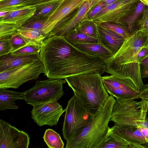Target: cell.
<instances>
[{
  "mask_svg": "<svg viewBox=\"0 0 148 148\" xmlns=\"http://www.w3.org/2000/svg\"><path fill=\"white\" fill-rule=\"evenodd\" d=\"M40 54L44 74L48 78L64 79L86 73L106 72L105 60L80 50L63 36L54 35L47 38Z\"/></svg>",
  "mask_w": 148,
  "mask_h": 148,
  "instance_id": "6da1fadb",
  "label": "cell"
},
{
  "mask_svg": "<svg viewBox=\"0 0 148 148\" xmlns=\"http://www.w3.org/2000/svg\"><path fill=\"white\" fill-rule=\"evenodd\" d=\"M148 43V36L135 31L125 40L119 50L105 60L106 72L120 78L140 91L142 80L138 55L141 48Z\"/></svg>",
  "mask_w": 148,
  "mask_h": 148,
  "instance_id": "7a4b0ae2",
  "label": "cell"
},
{
  "mask_svg": "<svg viewBox=\"0 0 148 148\" xmlns=\"http://www.w3.org/2000/svg\"><path fill=\"white\" fill-rule=\"evenodd\" d=\"M101 75L88 73L64 79L74 94L82 100L94 117L102 109L110 96Z\"/></svg>",
  "mask_w": 148,
  "mask_h": 148,
  "instance_id": "3957f363",
  "label": "cell"
},
{
  "mask_svg": "<svg viewBox=\"0 0 148 148\" xmlns=\"http://www.w3.org/2000/svg\"><path fill=\"white\" fill-rule=\"evenodd\" d=\"M116 99L110 95L102 109L77 136L66 141L65 148H101L106 140Z\"/></svg>",
  "mask_w": 148,
  "mask_h": 148,
  "instance_id": "277c9868",
  "label": "cell"
},
{
  "mask_svg": "<svg viewBox=\"0 0 148 148\" xmlns=\"http://www.w3.org/2000/svg\"><path fill=\"white\" fill-rule=\"evenodd\" d=\"M148 102L141 99L117 98L112 109L110 121L120 127L141 126L147 117Z\"/></svg>",
  "mask_w": 148,
  "mask_h": 148,
  "instance_id": "5b68a950",
  "label": "cell"
},
{
  "mask_svg": "<svg viewBox=\"0 0 148 148\" xmlns=\"http://www.w3.org/2000/svg\"><path fill=\"white\" fill-rule=\"evenodd\" d=\"M65 112L62 132L63 137L67 141L79 135L94 117L75 94L68 101Z\"/></svg>",
  "mask_w": 148,
  "mask_h": 148,
  "instance_id": "8992f818",
  "label": "cell"
},
{
  "mask_svg": "<svg viewBox=\"0 0 148 148\" xmlns=\"http://www.w3.org/2000/svg\"><path fill=\"white\" fill-rule=\"evenodd\" d=\"M64 79H51L37 81L34 86L25 92L24 100L33 106L53 101H58L64 95Z\"/></svg>",
  "mask_w": 148,
  "mask_h": 148,
  "instance_id": "52a82bcc",
  "label": "cell"
},
{
  "mask_svg": "<svg viewBox=\"0 0 148 148\" xmlns=\"http://www.w3.org/2000/svg\"><path fill=\"white\" fill-rule=\"evenodd\" d=\"M45 73L43 63L40 60L25 65L0 73V89L18 88L30 80L36 79Z\"/></svg>",
  "mask_w": 148,
  "mask_h": 148,
  "instance_id": "ba28073f",
  "label": "cell"
},
{
  "mask_svg": "<svg viewBox=\"0 0 148 148\" xmlns=\"http://www.w3.org/2000/svg\"><path fill=\"white\" fill-rule=\"evenodd\" d=\"M138 0H120L107 5L91 20L97 24L105 22L117 23L133 12Z\"/></svg>",
  "mask_w": 148,
  "mask_h": 148,
  "instance_id": "9c48e42d",
  "label": "cell"
},
{
  "mask_svg": "<svg viewBox=\"0 0 148 148\" xmlns=\"http://www.w3.org/2000/svg\"><path fill=\"white\" fill-rule=\"evenodd\" d=\"M87 0H61L58 5L46 18L41 30L47 38L52 31L64 19L78 8Z\"/></svg>",
  "mask_w": 148,
  "mask_h": 148,
  "instance_id": "30bf717a",
  "label": "cell"
},
{
  "mask_svg": "<svg viewBox=\"0 0 148 148\" xmlns=\"http://www.w3.org/2000/svg\"><path fill=\"white\" fill-rule=\"evenodd\" d=\"M65 111L56 101H53L33 106L31 117L39 126L56 125Z\"/></svg>",
  "mask_w": 148,
  "mask_h": 148,
  "instance_id": "8fae6325",
  "label": "cell"
},
{
  "mask_svg": "<svg viewBox=\"0 0 148 148\" xmlns=\"http://www.w3.org/2000/svg\"><path fill=\"white\" fill-rule=\"evenodd\" d=\"M30 138L26 132L0 119V148H28Z\"/></svg>",
  "mask_w": 148,
  "mask_h": 148,
  "instance_id": "7c38bea8",
  "label": "cell"
},
{
  "mask_svg": "<svg viewBox=\"0 0 148 148\" xmlns=\"http://www.w3.org/2000/svg\"><path fill=\"white\" fill-rule=\"evenodd\" d=\"M98 3L96 0H87L85 1L55 28L51 32L50 37L54 35L64 37L82 21L87 19L89 12Z\"/></svg>",
  "mask_w": 148,
  "mask_h": 148,
  "instance_id": "4fadbf2b",
  "label": "cell"
},
{
  "mask_svg": "<svg viewBox=\"0 0 148 148\" xmlns=\"http://www.w3.org/2000/svg\"><path fill=\"white\" fill-rule=\"evenodd\" d=\"M106 90L114 97L138 99L140 91L136 90L123 79L114 75L102 76Z\"/></svg>",
  "mask_w": 148,
  "mask_h": 148,
  "instance_id": "5bb4252c",
  "label": "cell"
},
{
  "mask_svg": "<svg viewBox=\"0 0 148 148\" xmlns=\"http://www.w3.org/2000/svg\"><path fill=\"white\" fill-rule=\"evenodd\" d=\"M109 130L127 144L130 148H148V143L137 127H120L114 125Z\"/></svg>",
  "mask_w": 148,
  "mask_h": 148,
  "instance_id": "9a60e30c",
  "label": "cell"
},
{
  "mask_svg": "<svg viewBox=\"0 0 148 148\" xmlns=\"http://www.w3.org/2000/svg\"><path fill=\"white\" fill-rule=\"evenodd\" d=\"M40 59V53L18 55L10 53L0 56V73L27 64Z\"/></svg>",
  "mask_w": 148,
  "mask_h": 148,
  "instance_id": "2e32d148",
  "label": "cell"
},
{
  "mask_svg": "<svg viewBox=\"0 0 148 148\" xmlns=\"http://www.w3.org/2000/svg\"><path fill=\"white\" fill-rule=\"evenodd\" d=\"M99 42L113 55L120 49L125 38L113 31L97 24Z\"/></svg>",
  "mask_w": 148,
  "mask_h": 148,
  "instance_id": "e0dca14e",
  "label": "cell"
},
{
  "mask_svg": "<svg viewBox=\"0 0 148 148\" xmlns=\"http://www.w3.org/2000/svg\"><path fill=\"white\" fill-rule=\"evenodd\" d=\"M36 10L35 7H26L11 11L5 16L0 18V23L14 24L19 28L34 15Z\"/></svg>",
  "mask_w": 148,
  "mask_h": 148,
  "instance_id": "ac0fdd59",
  "label": "cell"
},
{
  "mask_svg": "<svg viewBox=\"0 0 148 148\" xmlns=\"http://www.w3.org/2000/svg\"><path fill=\"white\" fill-rule=\"evenodd\" d=\"M25 93L0 89V111L7 109H17L18 106L15 101L18 100H24Z\"/></svg>",
  "mask_w": 148,
  "mask_h": 148,
  "instance_id": "d6986e66",
  "label": "cell"
},
{
  "mask_svg": "<svg viewBox=\"0 0 148 148\" xmlns=\"http://www.w3.org/2000/svg\"><path fill=\"white\" fill-rule=\"evenodd\" d=\"M73 45L84 52L99 57L105 61L113 55L110 51L99 42L76 43Z\"/></svg>",
  "mask_w": 148,
  "mask_h": 148,
  "instance_id": "ffe728a7",
  "label": "cell"
},
{
  "mask_svg": "<svg viewBox=\"0 0 148 148\" xmlns=\"http://www.w3.org/2000/svg\"><path fill=\"white\" fill-rule=\"evenodd\" d=\"M148 6L138 1L135 10L117 22L127 27L131 35L135 30L137 22L141 18L144 10Z\"/></svg>",
  "mask_w": 148,
  "mask_h": 148,
  "instance_id": "44dd1931",
  "label": "cell"
},
{
  "mask_svg": "<svg viewBox=\"0 0 148 148\" xmlns=\"http://www.w3.org/2000/svg\"><path fill=\"white\" fill-rule=\"evenodd\" d=\"M17 33L25 40L27 44L42 46L47 39L45 36L39 30L18 28Z\"/></svg>",
  "mask_w": 148,
  "mask_h": 148,
  "instance_id": "7402d4cb",
  "label": "cell"
},
{
  "mask_svg": "<svg viewBox=\"0 0 148 148\" xmlns=\"http://www.w3.org/2000/svg\"><path fill=\"white\" fill-rule=\"evenodd\" d=\"M64 37L72 45L76 43L99 42L98 38L88 36L80 32L76 28L69 32Z\"/></svg>",
  "mask_w": 148,
  "mask_h": 148,
  "instance_id": "603a6c76",
  "label": "cell"
},
{
  "mask_svg": "<svg viewBox=\"0 0 148 148\" xmlns=\"http://www.w3.org/2000/svg\"><path fill=\"white\" fill-rule=\"evenodd\" d=\"M43 138L49 148H63L64 144L59 134L51 129H47Z\"/></svg>",
  "mask_w": 148,
  "mask_h": 148,
  "instance_id": "cb8c5ba5",
  "label": "cell"
},
{
  "mask_svg": "<svg viewBox=\"0 0 148 148\" xmlns=\"http://www.w3.org/2000/svg\"><path fill=\"white\" fill-rule=\"evenodd\" d=\"M97 26V24L92 20L86 19L80 23L75 28L88 36L98 38Z\"/></svg>",
  "mask_w": 148,
  "mask_h": 148,
  "instance_id": "d4e9b609",
  "label": "cell"
},
{
  "mask_svg": "<svg viewBox=\"0 0 148 148\" xmlns=\"http://www.w3.org/2000/svg\"><path fill=\"white\" fill-rule=\"evenodd\" d=\"M130 148L128 145L108 129L106 139L101 148Z\"/></svg>",
  "mask_w": 148,
  "mask_h": 148,
  "instance_id": "484cf974",
  "label": "cell"
},
{
  "mask_svg": "<svg viewBox=\"0 0 148 148\" xmlns=\"http://www.w3.org/2000/svg\"><path fill=\"white\" fill-rule=\"evenodd\" d=\"M32 0H6L0 2V11H12L20 9Z\"/></svg>",
  "mask_w": 148,
  "mask_h": 148,
  "instance_id": "4316f807",
  "label": "cell"
},
{
  "mask_svg": "<svg viewBox=\"0 0 148 148\" xmlns=\"http://www.w3.org/2000/svg\"><path fill=\"white\" fill-rule=\"evenodd\" d=\"M126 39L131 34L126 27L117 23L105 22L99 24Z\"/></svg>",
  "mask_w": 148,
  "mask_h": 148,
  "instance_id": "83f0119b",
  "label": "cell"
},
{
  "mask_svg": "<svg viewBox=\"0 0 148 148\" xmlns=\"http://www.w3.org/2000/svg\"><path fill=\"white\" fill-rule=\"evenodd\" d=\"M61 0L50 3L36 9V11L31 17L46 18L58 5Z\"/></svg>",
  "mask_w": 148,
  "mask_h": 148,
  "instance_id": "f1b7e54d",
  "label": "cell"
},
{
  "mask_svg": "<svg viewBox=\"0 0 148 148\" xmlns=\"http://www.w3.org/2000/svg\"><path fill=\"white\" fill-rule=\"evenodd\" d=\"M18 28L15 25L0 23V39L10 38L17 33Z\"/></svg>",
  "mask_w": 148,
  "mask_h": 148,
  "instance_id": "f546056e",
  "label": "cell"
},
{
  "mask_svg": "<svg viewBox=\"0 0 148 148\" xmlns=\"http://www.w3.org/2000/svg\"><path fill=\"white\" fill-rule=\"evenodd\" d=\"M45 20V18L31 17L25 22L20 28L37 29L41 31L44 25Z\"/></svg>",
  "mask_w": 148,
  "mask_h": 148,
  "instance_id": "4dcf8cb0",
  "label": "cell"
},
{
  "mask_svg": "<svg viewBox=\"0 0 148 148\" xmlns=\"http://www.w3.org/2000/svg\"><path fill=\"white\" fill-rule=\"evenodd\" d=\"M42 46L27 44L21 48L12 52L11 53L13 55H22L30 54L40 53Z\"/></svg>",
  "mask_w": 148,
  "mask_h": 148,
  "instance_id": "1f68e13d",
  "label": "cell"
},
{
  "mask_svg": "<svg viewBox=\"0 0 148 148\" xmlns=\"http://www.w3.org/2000/svg\"><path fill=\"white\" fill-rule=\"evenodd\" d=\"M10 38L12 47V52L19 49L27 44L24 39L17 33L13 35Z\"/></svg>",
  "mask_w": 148,
  "mask_h": 148,
  "instance_id": "d6a6232c",
  "label": "cell"
},
{
  "mask_svg": "<svg viewBox=\"0 0 148 148\" xmlns=\"http://www.w3.org/2000/svg\"><path fill=\"white\" fill-rule=\"evenodd\" d=\"M10 38L0 39V56L11 53L12 47Z\"/></svg>",
  "mask_w": 148,
  "mask_h": 148,
  "instance_id": "836d02e7",
  "label": "cell"
},
{
  "mask_svg": "<svg viewBox=\"0 0 148 148\" xmlns=\"http://www.w3.org/2000/svg\"><path fill=\"white\" fill-rule=\"evenodd\" d=\"M107 5L105 3L99 2L95 5L88 13L87 19L92 20L96 15Z\"/></svg>",
  "mask_w": 148,
  "mask_h": 148,
  "instance_id": "e575fe53",
  "label": "cell"
},
{
  "mask_svg": "<svg viewBox=\"0 0 148 148\" xmlns=\"http://www.w3.org/2000/svg\"><path fill=\"white\" fill-rule=\"evenodd\" d=\"M148 24V7L143 11L141 18L137 22L135 31L138 30L141 27Z\"/></svg>",
  "mask_w": 148,
  "mask_h": 148,
  "instance_id": "d590c367",
  "label": "cell"
},
{
  "mask_svg": "<svg viewBox=\"0 0 148 148\" xmlns=\"http://www.w3.org/2000/svg\"><path fill=\"white\" fill-rule=\"evenodd\" d=\"M141 78H148V57L139 63Z\"/></svg>",
  "mask_w": 148,
  "mask_h": 148,
  "instance_id": "8d00e7d4",
  "label": "cell"
},
{
  "mask_svg": "<svg viewBox=\"0 0 148 148\" xmlns=\"http://www.w3.org/2000/svg\"><path fill=\"white\" fill-rule=\"evenodd\" d=\"M148 57V43L143 47L139 52L138 62L139 63Z\"/></svg>",
  "mask_w": 148,
  "mask_h": 148,
  "instance_id": "74e56055",
  "label": "cell"
},
{
  "mask_svg": "<svg viewBox=\"0 0 148 148\" xmlns=\"http://www.w3.org/2000/svg\"><path fill=\"white\" fill-rule=\"evenodd\" d=\"M138 97V98L144 99L148 102V83L143 85Z\"/></svg>",
  "mask_w": 148,
  "mask_h": 148,
  "instance_id": "f35d334b",
  "label": "cell"
},
{
  "mask_svg": "<svg viewBox=\"0 0 148 148\" xmlns=\"http://www.w3.org/2000/svg\"><path fill=\"white\" fill-rule=\"evenodd\" d=\"M137 128L144 136L146 142L148 143V129L141 126L138 127Z\"/></svg>",
  "mask_w": 148,
  "mask_h": 148,
  "instance_id": "ab89813d",
  "label": "cell"
},
{
  "mask_svg": "<svg viewBox=\"0 0 148 148\" xmlns=\"http://www.w3.org/2000/svg\"><path fill=\"white\" fill-rule=\"evenodd\" d=\"M142 32L145 35L148 36V24L140 28L138 30Z\"/></svg>",
  "mask_w": 148,
  "mask_h": 148,
  "instance_id": "60d3db41",
  "label": "cell"
},
{
  "mask_svg": "<svg viewBox=\"0 0 148 148\" xmlns=\"http://www.w3.org/2000/svg\"><path fill=\"white\" fill-rule=\"evenodd\" d=\"M98 3L102 2L106 3L107 5L120 0H96Z\"/></svg>",
  "mask_w": 148,
  "mask_h": 148,
  "instance_id": "b9f144b4",
  "label": "cell"
},
{
  "mask_svg": "<svg viewBox=\"0 0 148 148\" xmlns=\"http://www.w3.org/2000/svg\"><path fill=\"white\" fill-rule=\"evenodd\" d=\"M141 127L148 129V117L147 116Z\"/></svg>",
  "mask_w": 148,
  "mask_h": 148,
  "instance_id": "7bdbcfd3",
  "label": "cell"
},
{
  "mask_svg": "<svg viewBox=\"0 0 148 148\" xmlns=\"http://www.w3.org/2000/svg\"><path fill=\"white\" fill-rule=\"evenodd\" d=\"M10 11L1 10L0 11V17H3L6 16L10 12Z\"/></svg>",
  "mask_w": 148,
  "mask_h": 148,
  "instance_id": "ee69618b",
  "label": "cell"
},
{
  "mask_svg": "<svg viewBox=\"0 0 148 148\" xmlns=\"http://www.w3.org/2000/svg\"><path fill=\"white\" fill-rule=\"evenodd\" d=\"M5 0H0V2L2 1H5Z\"/></svg>",
  "mask_w": 148,
  "mask_h": 148,
  "instance_id": "f6af8a7d",
  "label": "cell"
},
{
  "mask_svg": "<svg viewBox=\"0 0 148 148\" xmlns=\"http://www.w3.org/2000/svg\"><path fill=\"white\" fill-rule=\"evenodd\" d=\"M147 112H148V107Z\"/></svg>",
  "mask_w": 148,
  "mask_h": 148,
  "instance_id": "bcb514c9",
  "label": "cell"
}]
</instances>
